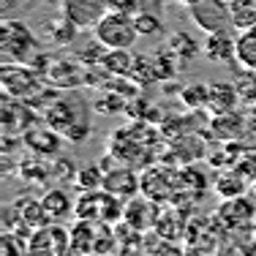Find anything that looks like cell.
Segmentation results:
<instances>
[{"label": "cell", "mask_w": 256, "mask_h": 256, "mask_svg": "<svg viewBox=\"0 0 256 256\" xmlns=\"http://www.w3.org/2000/svg\"><path fill=\"white\" fill-rule=\"evenodd\" d=\"M41 118L50 123L66 142L82 144L90 136V106L68 93H60L50 106L41 112Z\"/></svg>", "instance_id": "obj_1"}, {"label": "cell", "mask_w": 256, "mask_h": 256, "mask_svg": "<svg viewBox=\"0 0 256 256\" xmlns=\"http://www.w3.org/2000/svg\"><path fill=\"white\" fill-rule=\"evenodd\" d=\"M164 3H166V0H139V11H150V14L164 16Z\"/></svg>", "instance_id": "obj_30"}, {"label": "cell", "mask_w": 256, "mask_h": 256, "mask_svg": "<svg viewBox=\"0 0 256 256\" xmlns=\"http://www.w3.org/2000/svg\"><path fill=\"white\" fill-rule=\"evenodd\" d=\"M0 256H28V237L22 240V234L6 229L0 237Z\"/></svg>", "instance_id": "obj_28"}, {"label": "cell", "mask_w": 256, "mask_h": 256, "mask_svg": "<svg viewBox=\"0 0 256 256\" xmlns=\"http://www.w3.org/2000/svg\"><path fill=\"white\" fill-rule=\"evenodd\" d=\"M210 98V82H191L180 90V101L188 109H204Z\"/></svg>", "instance_id": "obj_26"}, {"label": "cell", "mask_w": 256, "mask_h": 256, "mask_svg": "<svg viewBox=\"0 0 256 256\" xmlns=\"http://www.w3.org/2000/svg\"><path fill=\"white\" fill-rule=\"evenodd\" d=\"M237 101H240V88L232 82H210V98H207V109L212 114L234 112Z\"/></svg>", "instance_id": "obj_16"}, {"label": "cell", "mask_w": 256, "mask_h": 256, "mask_svg": "<svg viewBox=\"0 0 256 256\" xmlns=\"http://www.w3.org/2000/svg\"><path fill=\"white\" fill-rule=\"evenodd\" d=\"M60 14L79 30H96L109 14V0H60Z\"/></svg>", "instance_id": "obj_10"}, {"label": "cell", "mask_w": 256, "mask_h": 256, "mask_svg": "<svg viewBox=\"0 0 256 256\" xmlns=\"http://www.w3.org/2000/svg\"><path fill=\"white\" fill-rule=\"evenodd\" d=\"M104 191H109L112 196L128 202V199H134V196L142 194V174H136L134 166H128V164L109 166L106 169V180H104Z\"/></svg>", "instance_id": "obj_12"}, {"label": "cell", "mask_w": 256, "mask_h": 256, "mask_svg": "<svg viewBox=\"0 0 256 256\" xmlns=\"http://www.w3.org/2000/svg\"><path fill=\"white\" fill-rule=\"evenodd\" d=\"M248 186H251V180H248L240 169H226V172H221L216 178L212 191L221 199H234V196H242V194L248 191Z\"/></svg>", "instance_id": "obj_17"}, {"label": "cell", "mask_w": 256, "mask_h": 256, "mask_svg": "<svg viewBox=\"0 0 256 256\" xmlns=\"http://www.w3.org/2000/svg\"><path fill=\"white\" fill-rule=\"evenodd\" d=\"M158 216H161V210H158V202H153V199H148V196H142V194L126 202L123 218H126L128 226L136 229V232L153 229L156 221H158Z\"/></svg>", "instance_id": "obj_14"}, {"label": "cell", "mask_w": 256, "mask_h": 256, "mask_svg": "<svg viewBox=\"0 0 256 256\" xmlns=\"http://www.w3.org/2000/svg\"><path fill=\"white\" fill-rule=\"evenodd\" d=\"M251 188H254V194H256V180H254V182H251Z\"/></svg>", "instance_id": "obj_32"}, {"label": "cell", "mask_w": 256, "mask_h": 256, "mask_svg": "<svg viewBox=\"0 0 256 256\" xmlns=\"http://www.w3.org/2000/svg\"><path fill=\"white\" fill-rule=\"evenodd\" d=\"M44 33H46V41L54 46H66V44H74V38L82 30H79L76 25H71L68 20H66L63 14L58 16V20H52V22H46L44 25Z\"/></svg>", "instance_id": "obj_21"}, {"label": "cell", "mask_w": 256, "mask_h": 256, "mask_svg": "<svg viewBox=\"0 0 256 256\" xmlns=\"http://www.w3.org/2000/svg\"><path fill=\"white\" fill-rule=\"evenodd\" d=\"M191 22L204 33H216V30L232 28V6L229 0H194L188 6Z\"/></svg>", "instance_id": "obj_9"}, {"label": "cell", "mask_w": 256, "mask_h": 256, "mask_svg": "<svg viewBox=\"0 0 256 256\" xmlns=\"http://www.w3.org/2000/svg\"><path fill=\"white\" fill-rule=\"evenodd\" d=\"M254 216H256V207H254L251 199H246V194H242V196H234V199H224V204L218 207L216 218L229 229H242L254 221Z\"/></svg>", "instance_id": "obj_15"}, {"label": "cell", "mask_w": 256, "mask_h": 256, "mask_svg": "<svg viewBox=\"0 0 256 256\" xmlns=\"http://www.w3.org/2000/svg\"><path fill=\"white\" fill-rule=\"evenodd\" d=\"M134 60L136 54H131V50H106V54L101 58V68L109 76H131Z\"/></svg>", "instance_id": "obj_20"}, {"label": "cell", "mask_w": 256, "mask_h": 256, "mask_svg": "<svg viewBox=\"0 0 256 256\" xmlns=\"http://www.w3.org/2000/svg\"><path fill=\"white\" fill-rule=\"evenodd\" d=\"M63 142L66 139L60 136L44 118L36 120V123L22 134V148H25L28 153L38 156V158H50V161L63 153Z\"/></svg>", "instance_id": "obj_8"}, {"label": "cell", "mask_w": 256, "mask_h": 256, "mask_svg": "<svg viewBox=\"0 0 256 256\" xmlns=\"http://www.w3.org/2000/svg\"><path fill=\"white\" fill-rule=\"evenodd\" d=\"M93 36L106 50H131L134 41L139 38L136 20H134V14H123V11L109 8V14L96 25Z\"/></svg>", "instance_id": "obj_4"}, {"label": "cell", "mask_w": 256, "mask_h": 256, "mask_svg": "<svg viewBox=\"0 0 256 256\" xmlns=\"http://www.w3.org/2000/svg\"><path fill=\"white\" fill-rule=\"evenodd\" d=\"M126 207H123V199L112 196L109 191H82L74 204V216L82 218V221H118L123 218Z\"/></svg>", "instance_id": "obj_5"}, {"label": "cell", "mask_w": 256, "mask_h": 256, "mask_svg": "<svg viewBox=\"0 0 256 256\" xmlns=\"http://www.w3.org/2000/svg\"><path fill=\"white\" fill-rule=\"evenodd\" d=\"M128 79H134L136 88H148L150 82H158L156 68H153V58H150V54H136L134 68H131V76H128Z\"/></svg>", "instance_id": "obj_27"}, {"label": "cell", "mask_w": 256, "mask_h": 256, "mask_svg": "<svg viewBox=\"0 0 256 256\" xmlns=\"http://www.w3.org/2000/svg\"><path fill=\"white\" fill-rule=\"evenodd\" d=\"M169 52L178 58L180 66H188L194 58H196L199 52H202V46H199V41L194 38L191 33H186V30H178V33H172V38H169Z\"/></svg>", "instance_id": "obj_19"}, {"label": "cell", "mask_w": 256, "mask_h": 256, "mask_svg": "<svg viewBox=\"0 0 256 256\" xmlns=\"http://www.w3.org/2000/svg\"><path fill=\"white\" fill-rule=\"evenodd\" d=\"M202 52L210 63H234L237 60V30L224 28L216 33H207Z\"/></svg>", "instance_id": "obj_13"}, {"label": "cell", "mask_w": 256, "mask_h": 256, "mask_svg": "<svg viewBox=\"0 0 256 256\" xmlns=\"http://www.w3.org/2000/svg\"><path fill=\"white\" fill-rule=\"evenodd\" d=\"M112 11H123V14H136L139 11V0H109Z\"/></svg>", "instance_id": "obj_29"}, {"label": "cell", "mask_w": 256, "mask_h": 256, "mask_svg": "<svg viewBox=\"0 0 256 256\" xmlns=\"http://www.w3.org/2000/svg\"><path fill=\"white\" fill-rule=\"evenodd\" d=\"M178 3H182V6H186V8H188V6L194 3V0H178Z\"/></svg>", "instance_id": "obj_31"}, {"label": "cell", "mask_w": 256, "mask_h": 256, "mask_svg": "<svg viewBox=\"0 0 256 256\" xmlns=\"http://www.w3.org/2000/svg\"><path fill=\"white\" fill-rule=\"evenodd\" d=\"M84 76H88V68L84 63L71 54H50L46 60V68H44V79L52 84V88H60V90H74L79 84H84Z\"/></svg>", "instance_id": "obj_7"}, {"label": "cell", "mask_w": 256, "mask_h": 256, "mask_svg": "<svg viewBox=\"0 0 256 256\" xmlns=\"http://www.w3.org/2000/svg\"><path fill=\"white\" fill-rule=\"evenodd\" d=\"M104 180H106V166H98V164H82V166H76L74 186L79 191H98V188H104Z\"/></svg>", "instance_id": "obj_23"}, {"label": "cell", "mask_w": 256, "mask_h": 256, "mask_svg": "<svg viewBox=\"0 0 256 256\" xmlns=\"http://www.w3.org/2000/svg\"><path fill=\"white\" fill-rule=\"evenodd\" d=\"M136 20V30H139V38H161L166 25H164V16L161 14H150V11H136L134 14Z\"/></svg>", "instance_id": "obj_25"}, {"label": "cell", "mask_w": 256, "mask_h": 256, "mask_svg": "<svg viewBox=\"0 0 256 256\" xmlns=\"http://www.w3.org/2000/svg\"><path fill=\"white\" fill-rule=\"evenodd\" d=\"M0 84H3V93L6 96L30 104L50 82H46L44 74H41V71H36L30 63H3V71H0Z\"/></svg>", "instance_id": "obj_3"}, {"label": "cell", "mask_w": 256, "mask_h": 256, "mask_svg": "<svg viewBox=\"0 0 256 256\" xmlns=\"http://www.w3.org/2000/svg\"><path fill=\"white\" fill-rule=\"evenodd\" d=\"M237 63L256 74V25L237 33Z\"/></svg>", "instance_id": "obj_22"}, {"label": "cell", "mask_w": 256, "mask_h": 256, "mask_svg": "<svg viewBox=\"0 0 256 256\" xmlns=\"http://www.w3.org/2000/svg\"><path fill=\"white\" fill-rule=\"evenodd\" d=\"M178 172H172V169L166 166H150L148 172L142 174V196L153 199V202H169V199H174V191H178Z\"/></svg>", "instance_id": "obj_11"}, {"label": "cell", "mask_w": 256, "mask_h": 256, "mask_svg": "<svg viewBox=\"0 0 256 256\" xmlns=\"http://www.w3.org/2000/svg\"><path fill=\"white\" fill-rule=\"evenodd\" d=\"M38 52H44L38 36L22 20L3 16V22H0V58H3V63H33Z\"/></svg>", "instance_id": "obj_2"}, {"label": "cell", "mask_w": 256, "mask_h": 256, "mask_svg": "<svg viewBox=\"0 0 256 256\" xmlns=\"http://www.w3.org/2000/svg\"><path fill=\"white\" fill-rule=\"evenodd\" d=\"M41 202H44V207H46L50 221H63V218H68L71 212H74L76 199H71L63 188H50V191L41 196Z\"/></svg>", "instance_id": "obj_18"}, {"label": "cell", "mask_w": 256, "mask_h": 256, "mask_svg": "<svg viewBox=\"0 0 256 256\" xmlns=\"http://www.w3.org/2000/svg\"><path fill=\"white\" fill-rule=\"evenodd\" d=\"M71 251V232L60 221L33 229L28 237V256H66Z\"/></svg>", "instance_id": "obj_6"}, {"label": "cell", "mask_w": 256, "mask_h": 256, "mask_svg": "<svg viewBox=\"0 0 256 256\" xmlns=\"http://www.w3.org/2000/svg\"><path fill=\"white\" fill-rule=\"evenodd\" d=\"M232 6V28L237 33L256 25V0H229Z\"/></svg>", "instance_id": "obj_24"}]
</instances>
